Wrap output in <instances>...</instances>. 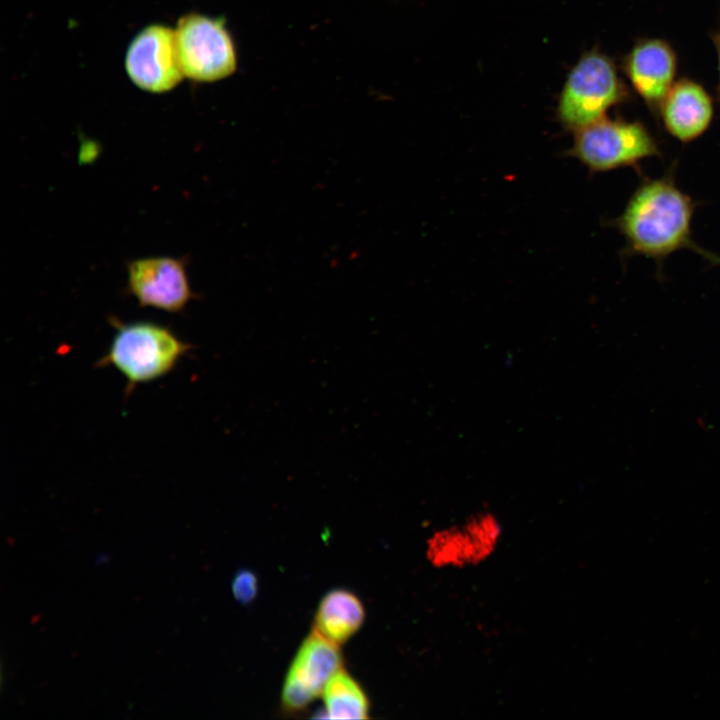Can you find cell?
<instances>
[{
	"label": "cell",
	"instance_id": "1",
	"mask_svg": "<svg viewBox=\"0 0 720 720\" xmlns=\"http://www.w3.org/2000/svg\"><path fill=\"white\" fill-rule=\"evenodd\" d=\"M695 209V201L677 186L673 175L669 174L642 181L623 212L611 224L624 237L627 254L661 262L670 254L688 248L710 261H718L692 239Z\"/></svg>",
	"mask_w": 720,
	"mask_h": 720
},
{
	"label": "cell",
	"instance_id": "4",
	"mask_svg": "<svg viewBox=\"0 0 720 720\" xmlns=\"http://www.w3.org/2000/svg\"><path fill=\"white\" fill-rule=\"evenodd\" d=\"M574 133L567 155L593 173L624 167L637 169L643 160L661 155L658 142L639 121L605 117Z\"/></svg>",
	"mask_w": 720,
	"mask_h": 720
},
{
	"label": "cell",
	"instance_id": "5",
	"mask_svg": "<svg viewBox=\"0 0 720 720\" xmlns=\"http://www.w3.org/2000/svg\"><path fill=\"white\" fill-rule=\"evenodd\" d=\"M503 532V524L494 512L477 511L461 523L431 532L425 542V559L438 570L480 566L498 551Z\"/></svg>",
	"mask_w": 720,
	"mask_h": 720
},
{
	"label": "cell",
	"instance_id": "3",
	"mask_svg": "<svg viewBox=\"0 0 720 720\" xmlns=\"http://www.w3.org/2000/svg\"><path fill=\"white\" fill-rule=\"evenodd\" d=\"M628 98L629 92L612 59L597 49L590 50L567 76L557 117L565 129L576 132L605 118L606 112Z\"/></svg>",
	"mask_w": 720,
	"mask_h": 720
},
{
	"label": "cell",
	"instance_id": "14",
	"mask_svg": "<svg viewBox=\"0 0 720 720\" xmlns=\"http://www.w3.org/2000/svg\"><path fill=\"white\" fill-rule=\"evenodd\" d=\"M258 590L257 577L249 570H240L232 581V592L236 600L248 604L254 600Z\"/></svg>",
	"mask_w": 720,
	"mask_h": 720
},
{
	"label": "cell",
	"instance_id": "2",
	"mask_svg": "<svg viewBox=\"0 0 720 720\" xmlns=\"http://www.w3.org/2000/svg\"><path fill=\"white\" fill-rule=\"evenodd\" d=\"M116 332L107 353L97 367L113 366L126 378V395L137 385L159 379L170 373L192 348L166 326L137 321H112Z\"/></svg>",
	"mask_w": 720,
	"mask_h": 720
},
{
	"label": "cell",
	"instance_id": "9",
	"mask_svg": "<svg viewBox=\"0 0 720 720\" xmlns=\"http://www.w3.org/2000/svg\"><path fill=\"white\" fill-rule=\"evenodd\" d=\"M342 669L338 644L314 630L300 646L285 679L282 704L298 711L321 695L331 677Z\"/></svg>",
	"mask_w": 720,
	"mask_h": 720
},
{
	"label": "cell",
	"instance_id": "15",
	"mask_svg": "<svg viewBox=\"0 0 720 720\" xmlns=\"http://www.w3.org/2000/svg\"><path fill=\"white\" fill-rule=\"evenodd\" d=\"M711 39L714 44L716 53H717V64H718V73H719V84H718V95L720 98V29L714 31L711 34Z\"/></svg>",
	"mask_w": 720,
	"mask_h": 720
},
{
	"label": "cell",
	"instance_id": "7",
	"mask_svg": "<svg viewBox=\"0 0 720 720\" xmlns=\"http://www.w3.org/2000/svg\"><path fill=\"white\" fill-rule=\"evenodd\" d=\"M125 68L131 81L145 91L172 90L184 76L175 31L160 24L144 28L128 47Z\"/></svg>",
	"mask_w": 720,
	"mask_h": 720
},
{
	"label": "cell",
	"instance_id": "12",
	"mask_svg": "<svg viewBox=\"0 0 720 720\" xmlns=\"http://www.w3.org/2000/svg\"><path fill=\"white\" fill-rule=\"evenodd\" d=\"M364 616L363 605L353 593L336 589L322 599L315 616L314 630L340 644L360 628Z\"/></svg>",
	"mask_w": 720,
	"mask_h": 720
},
{
	"label": "cell",
	"instance_id": "11",
	"mask_svg": "<svg viewBox=\"0 0 720 720\" xmlns=\"http://www.w3.org/2000/svg\"><path fill=\"white\" fill-rule=\"evenodd\" d=\"M658 115L672 137L682 143L691 142L710 127L714 115L713 100L700 83L681 78L674 82L662 101Z\"/></svg>",
	"mask_w": 720,
	"mask_h": 720
},
{
	"label": "cell",
	"instance_id": "13",
	"mask_svg": "<svg viewBox=\"0 0 720 720\" xmlns=\"http://www.w3.org/2000/svg\"><path fill=\"white\" fill-rule=\"evenodd\" d=\"M322 695L329 718H368L367 696L360 685L345 670L340 669L331 677Z\"/></svg>",
	"mask_w": 720,
	"mask_h": 720
},
{
	"label": "cell",
	"instance_id": "10",
	"mask_svg": "<svg viewBox=\"0 0 720 720\" xmlns=\"http://www.w3.org/2000/svg\"><path fill=\"white\" fill-rule=\"evenodd\" d=\"M623 71L634 91L658 115L660 105L674 84L677 55L659 38L638 40L625 55Z\"/></svg>",
	"mask_w": 720,
	"mask_h": 720
},
{
	"label": "cell",
	"instance_id": "8",
	"mask_svg": "<svg viewBox=\"0 0 720 720\" xmlns=\"http://www.w3.org/2000/svg\"><path fill=\"white\" fill-rule=\"evenodd\" d=\"M127 275L129 292L142 307L178 313L194 296L182 259H135L128 263Z\"/></svg>",
	"mask_w": 720,
	"mask_h": 720
},
{
	"label": "cell",
	"instance_id": "6",
	"mask_svg": "<svg viewBox=\"0 0 720 720\" xmlns=\"http://www.w3.org/2000/svg\"><path fill=\"white\" fill-rule=\"evenodd\" d=\"M180 64L189 79L214 82L237 69V53L223 18L190 13L175 29Z\"/></svg>",
	"mask_w": 720,
	"mask_h": 720
}]
</instances>
